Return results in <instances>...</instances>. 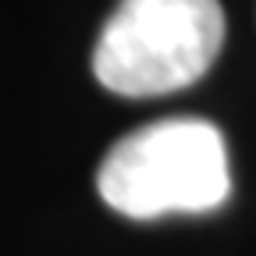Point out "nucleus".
<instances>
[{
    "label": "nucleus",
    "mask_w": 256,
    "mask_h": 256,
    "mask_svg": "<svg viewBox=\"0 0 256 256\" xmlns=\"http://www.w3.org/2000/svg\"><path fill=\"white\" fill-rule=\"evenodd\" d=\"M224 43L217 0H121L92 50L104 89L146 100L200 82Z\"/></svg>",
    "instance_id": "2"
},
{
    "label": "nucleus",
    "mask_w": 256,
    "mask_h": 256,
    "mask_svg": "<svg viewBox=\"0 0 256 256\" xmlns=\"http://www.w3.org/2000/svg\"><path fill=\"white\" fill-rule=\"evenodd\" d=\"M96 185L110 210L132 220L210 214L232 192L224 136L203 118L153 121L110 146Z\"/></svg>",
    "instance_id": "1"
}]
</instances>
